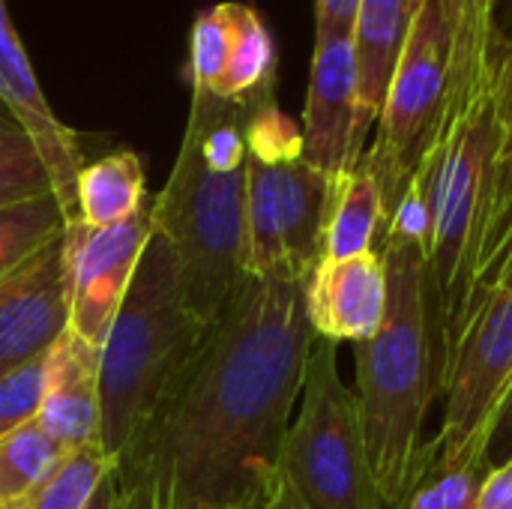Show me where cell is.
Returning <instances> with one entry per match:
<instances>
[{"label":"cell","mask_w":512,"mask_h":509,"mask_svg":"<svg viewBox=\"0 0 512 509\" xmlns=\"http://www.w3.org/2000/svg\"><path fill=\"white\" fill-rule=\"evenodd\" d=\"M15 132H24L21 126H18V120L12 117V111L3 105V99H0V138L3 135H15Z\"/></svg>","instance_id":"obj_36"},{"label":"cell","mask_w":512,"mask_h":509,"mask_svg":"<svg viewBox=\"0 0 512 509\" xmlns=\"http://www.w3.org/2000/svg\"><path fill=\"white\" fill-rule=\"evenodd\" d=\"M342 180L321 174L303 159L267 162L246 156L243 273L309 279L324 261V231Z\"/></svg>","instance_id":"obj_9"},{"label":"cell","mask_w":512,"mask_h":509,"mask_svg":"<svg viewBox=\"0 0 512 509\" xmlns=\"http://www.w3.org/2000/svg\"><path fill=\"white\" fill-rule=\"evenodd\" d=\"M237 15H240V3H216L195 18L192 36H189V84L192 87H201L210 93L216 90L228 66Z\"/></svg>","instance_id":"obj_25"},{"label":"cell","mask_w":512,"mask_h":509,"mask_svg":"<svg viewBox=\"0 0 512 509\" xmlns=\"http://www.w3.org/2000/svg\"><path fill=\"white\" fill-rule=\"evenodd\" d=\"M387 312V270L375 252L321 261L306 282V315L315 339L360 345L372 339Z\"/></svg>","instance_id":"obj_14"},{"label":"cell","mask_w":512,"mask_h":509,"mask_svg":"<svg viewBox=\"0 0 512 509\" xmlns=\"http://www.w3.org/2000/svg\"><path fill=\"white\" fill-rule=\"evenodd\" d=\"M63 225L66 216L51 192L0 207V282L60 237Z\"/></svg>","instance_id":"obj_22"},{"label":"cell","mask_w":512,"mask_h":509,"mask_svg":"<svg viewBox=\"0 0 512 509\" xmlns=\"http://www.w3.org/2000/svg\"><path fill=\"white\" fill-rule=\"evenodd\" d=\"M504 285H512V168L498 165V186H495L492 213H489V222H486V231L480 240L477 267H474V288H471V300H468L465 315L471 312V306L480 297H486Z\"/></svg>","instance_id":"obj_23"},{"label":"cell","mask_w":512,"mask_h":509,"mask_svg":"<svg viewBox=\"0 0 512 509\" xmlns=\"http://www.w3.org/2000/svg\"><path fill=\"white\" fill-rule=\"evenodd\" d=\"M501 153L504 123L489 87L471 105L450 114L441 141L420 168L432 213L426 270L438 369L459 336L471 300L477 252L492 213Z\"/></svg>","instance_id":"obj_3"},{"label":"cell","mask_w":512,"mask_h":509,"mask_svg":"<svg viewBox=\"0 0 512 509\" xmlns=\"http://www.w3.org/2000/svg\"><path fill=\"white\" fill-rule=\"evenodd\" d=\"M276 81V45L255 6L240 3L237 30L228 54V66L216 84V96L234 102H258L273 96Z\"/></svg>","instance_id":"obj_20"},{"label":"cell","mask_w":512,"mask_h":509,"mask_svg":"<svg viewBox=\"0 0 512 509\" xmlns=\"http://www.w3.org/2000/svg\"><path fill=\"white\" fill-rule=\"evenodd\" d=\"M264 507V498H255V501H249V504H243V507L237 509H261Z\"/></svg>","instance_id":"obj_37"},{"label":"cell","mask_w":512,"mask_h":509,"mask_svg":"<svg viewBox=\"0 0 512 509\" xmlns=\"http://www.w3.org/2000/svg\"><path fill=\"white\" fill-rule=\"evenodd\" d=\"M486 465L429 468L393 509H477Z\"/></svg>","instance_id":"obj_26"},{"label":"cell","mask_w":512,"mask_h":509,"mask_svg":"<svg viewBox=\"0 0 512 509\" xmlns=\"http://www.w3.org/2000/svg\"><path fill=\"white\" fill-rule=\"evenodd\" d=\"M99 360L102 348H93L69 327L48 351L45 390L36 423L66 453L87 444H99Z\"/></svg>","instance_id":"obj_15"},{"label":"cell","mask_w":512,"mask_h":509,"mask_svg":"<svg viewBox=\"0 0 512 509\" xmlns=\"http://www.w3.org/2000/svg\"><path fill=\"white\" fill-rule=\"evenodd\" d=\"M114 471V459L102 450V444H87L57 465V471L15 509H81L99 483Z\"/></svg>","instance_id":"obj_24"},{"label":"cell","mask_w":512,"mask_h":509,"mask_svg":"<svg viewBox=\"0 0 512 509\" xmlns=\"http://www.w3.org/2000/svg\"><path fill=\"white\" fill-rule=\"evenodd\" d=\"M0 99L18 120L24 135L36 144L66 222L81 219L75 204V183L84 168L78 135L66 123H60V117L51 111L3 0H0Z\"/></svg>","instance_id":"obj_13"},{"label":"cell","mask_w":512,"mask_h":509,"mask_svg":"<svg viewBox=\"0 0 512 509\" xmlns=\"http://www.w3.org/2000/svg\"><path fill=\"white\" fill-rule=\"evenodd\" d=\"M69 327L63 234L0 282V375L48 354Z\"/></svg>","instance_id":"obj_12"},{"label":"cell","mask_w":512,"mask_h":509,"mask_svg":"<svg viewBox=\"0 0 512 509\" xmlns=\"http://www.w3.org/2000/svg\"><path fill=\"white\" fill-rule=\"evenodd\" d=\"M45 369H48V354L0 375V438L36 420L45 390Z\"/></svg>","instance_id":"obj_29"},{"label":"cell","mask_w":512,"mask_h":509,"mask_svg":"<svg viewBox=\"0 0 512 509\" xmlns=\"http://www.w3.org/2000/svg\"><path fill=\"white\" fill-rule=\"evenodd\" d=\"M477 509H512V462L486 471Z\"/></svg>","instance_id":"obj_33"},{"label":"cell","mask_w":512,"mask_h":509,"mask_svg":"<svg viewBox=\"0 0 512 509\" xmlns=\"http://www.w3.org/2000/svg\"><path fill=\"white\" fill-rule=\"evenodd\" d=\"M306 282L240 279L114 459L120 509H237L267 495L315 345Z\"/></svg>","instance_id":"obj_1"},{"label":"cell","mask_w":512,"mask_h":509,"mask_svg":"<svg viewBox=\"0 0 512 509\" xmlns=\"http://www.w3.org/2000/svg\"><path fill=\"white\" fill-rule=\"evenodd\" d=\"M489 66H492V99L504 123L501 168H512V3L504 15H495Z\"/></svg>","instance_id":"obj_30"},{"label":"cell","mask_w":512,"mask_h":509,"mask_svg":"<svg viewBox=\"0 0 512 509\" xmlns=\"http://www.w3.org/2000/svg\"><path fill=\"white\" fill-rule=\"evenodd\" d=\"M512 390V285L480 297L438 369L444 420L423 447V471L483 465V453ZM423 477V474H420Z\"/></svg>","instance_id":"obj_7"},{"label":"cell","mask_w":512,"mask_h":509,"mask_svg":"<svg viewBox=\"0 0 512 509\" xmlns=\"http://www.w3.org/2000/svg\"><path fill=\"white\" fill-rule=\"evenodd\" d=\"M279 474L306 509H384L354 390L342 381L336 345L315 339L306 363L300 411L285 432Z\"/></svg>","instance_id":"obj_6"},{"label":"cell","mask_w":512,"mask_h":509,"mask_svg":"<svg viewBox=\"0 0 512 509\" xmlns=\"http://www.w3.org/2000/svg\"><path fill=\"white\" fill-rule=\"evenodd\" d=\"M246 150L267 162L303 159V129L279 111L273 96L258 99L246 120Z\"/></svg>","instance_id":"obj_28"},{"label":"cell","mask_w":512,"mask_h":509,"mask_svg":"<svg viewBox=\"0 0 512 509\" xmlns=\"http://www.w3.org/2000/svg\"><path fill=\"white\" fill-rule=\"evenodd\" d=\"M150 216L153 231L177 252L186 306L204 324H213L246 276V168L222 171L210 165L198 141L183 132L171 177L150 201Z\"/></svg>","instance_id":"obj_5"},{"label":"cell","mask_w":512,"mask_h":509,"mask_svg":"<svg viewBox=\"0 0 512 509\" xmlns=\"http://www.w3.org/2000/svg\"><path fill=\"white\" fill-rule=\"evenodd\" d=\"M450 120V54L447 30L432 0H423L393 81L387 87L375 141L360 165L375 177L387 216L417 177Z\"/></svg>","instance_id":"obj_8"},{"label":"cell","mask_w":512,"mask_h":509,"mask_svg":"<svg viewBox=\"0 0 512 509\" xmlns=\"http://www.w3.org/2000/svg\"><path fill=\"white\" fill-rule=\"evenodd\" d=\"M303 162L321 174L348 177L363 153L369 129L360 117L357 66L351 36L315 39L312 75L303 111Z\"/></svg>","instance_id":"obj_11"},{"label":"cell","mask_w":512,"mask_h":509,"mask_svg":"<svg viewBox=\"0 0 512 509\" xmlns=\"http://www.w3.org/2000/svg\"><path fill=\"white\" fill-rule=\"evenodd\" d=\"M384 225H387L384 195L375 177L363 165H357L339 186L324 231V261H342V258L375 252Z\"/></svg>","instance_id":"obj_19"},{"label":"cell","mask_w":512,"mask_h":509,"mask_svg":"<svg viewBox=\"0 0 512 509\" xmlns=\"http://www.w3.org/2000/svg\"><path fill=\"white\" fill-rule=\"evenodd\" d=\"M378 243L387 270V312L381 330L354 345V396L381 507L393 509L423 474V426L438 393V342L426 249Z\"/></svg>","instance_id":"obj_2"},{"label":"cell","mask_w":512,"mask_h":509,"mask_svg":"<svg viewBox=\"0 0 512 509\" xmlns=\"http://www.w3.org/2000/svg\"><path fill=\"white\" fill-rule=\"evenodd\" d=\"M75 204L81 222L111 228L135 216L147 204L144 165L132 150H114L81 168L75 183Z\"/></svg>","instance_id":"obj_18"},{"label":"cell","mask_w":512,"mask_h":509,"mask_svg":"<svg viewBox=\"0 0 512 509\" xmlns=\"http://www.w3.org/2000/svg\"><path fill=\"white\" fill-rule=\"evenodd\" d=\"M48 192L54 195L48 168L36 144L24 132L3 135L0 138V207L39 198Z\"/></svg>","instance_id":"obj_27"},{"label":"cell","mask_w":512,"mask_h":509,"mask_svg":"<svg viewBox=\"0 0 512 509\" xmlns=\"http://www.w3.org/2000/svg\"><path fill=\"white\" fill-rule=\"evenodd\" d=\"M504 462H512V390L510 396L504 399V405H501V414L495 420V429H492L486 453H483L486 468H495V465H504Z\"/></svg>","instance_id":"obj_32"},{"label":"cell","mask_w":512,"mask_h":509,"mask_svg":"<svg viewBox=\"0 0 512 509\" xmlns=\"http://www.w3.org/2000/svg\"><path fill=\"white\" fill-rule=\"evenodd\" d=\"M447 30L450 114L471 105L492 87V33L498 0H432Z\"/></svg>","instance_id":"obj_17"},{"label":"cell","mask_w":512,"mask_h":509,"mask_svg":"<svg viewBox=\"0 0 512 509\" xmlns=\"http://www.w3.org/2000/svg\"><path fill=\"white\" fill-rule=\"evenodd\" d=\"M66 459V450L30 420L0 438V509H15Z\"/></svg>","instance_id":"obj_21"},{"label":"cell","mask_w":512,"mask_h":509,"mask_svg":"<svg viewBox=\"0 0 512 509\" xmlns=\"http://www.w3.org/2000/svg\"><path fill=\"white\" fill-rule=\"evenodd\" d=\"M150 237V201L135 216L111 228H93L81 219H69L63 225L69 330L93 348L105 345Z\"/></svg>","instance_id":"obj_10"},{"label":"cell","mask_w":512,"mask_h":509,"mask_svg":"<svg viewBox=\"0 0 512 509\" xmlns=\"http://www.w3.org/2000/svg\"><path fill=\"white\" fill-rule=\"evenodd\" d=\"M261 509H306V507H303V501L297 498V492L291 489V483L276 471V477H273V483H270V489H267V495H264V507Z\"/></svg>","instance_id":"obj_34"},{"label":"cell","mask_w":512,"mask_h":509,"mask_svg":"<svg viewBox=\"0 0 512 509\" xmlns=\"http://www.w3.org/2000/svg\"><path fill=\"white\" fill-rule=\"evenodd\" d=\"M423 0H363L351 45H354V66H357V99L360 117L366 129L378 123L387 87L405 51L414 15Z\"/></svg>","instance_id":"obj_16"},{"label":"cell","mask_w":512,"mask_h":509,"mask_svg":"<svg viewBox=\"0 0 512 509\" xmlns=\"http://www.w3.org/2000/svg\"><path fill=\"white\" fill-rule=\"evenodd\" d=\"M363 0H315V39L351 36Z\"/></svg>","instance_id":"obj_31"},{"label":"cell","mask_w":512,"mask_h":509,"mask_svg":"<svg viewBox=\"0 0 512 509\" xmlns=\"http://www.w3.org/2000/svg\"><path fill=\"white\" fill-rule=\"evenodd\" d=\"M207 327L183 300L174 246L153 231L99 360V444L111 459L135 438Z\"/></svg>","instance_id":"obj_4"},{"label":"cell","mask_w":512,"mask_h":509,"mask_svg":"<svg viewBox=\"0 0 512 509\" xmlns=\"http://www.w3.org/2000/svg\"><path fill=\"white\" fill-rule=\"evenodd\" d=\"M81 509H120V495H117L114 471L99 483V489L90 495V501H87Z\"/></svg>","instance_id":"obj_35"}]
</instances>
